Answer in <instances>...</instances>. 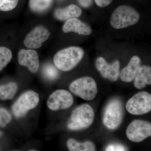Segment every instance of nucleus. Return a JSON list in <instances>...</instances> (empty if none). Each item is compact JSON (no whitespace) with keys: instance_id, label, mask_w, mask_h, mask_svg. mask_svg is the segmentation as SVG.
Wrapping results in <instances>:
<instances>
[{"instance_id":"423d86ee","label":"nucleus","mask_w":151,"mask_h":151,"mask_svg":"<svg viewBox=\"0 0 151 151\" xmlns=\"http://www.w3.org/2000/svg\"><path fill=\"white\" fill-rule=\"evenodd\" d=\"M39 94L34 91H28L22 94L12 106V111L15 117H23L30 110L36 108L39 104Z\"/></svg>"},{"instance_id":"f257e3e1","label":"nucleus","mask_w":151,"mask_h":151,"mask_svg":"<svg viewBox=\"0 0 151 151\" xmlns=\"http://www.w3.org/2000/svg\"><path fill=\"white\" fill-rule=\"evenodd\" d=\"M84 51L78 47H70L57 52L53 58L55 65L60 70L68 71L73 69L83 58Z\"/></svg>"},{"instance_id":"f3484780","label":"nucleus","mask_w":151,"mask_h":151,"mask_svg":"<svg viewBox=\"0 0 151 151\" xmlns=\"http://www.w3.org/2000/svg\"><path fill=\"white\" fill-rule=\"evenodd\" d=\"M67 146L70 151H94L96 150L95 145L90 141L80 142L73 139L67 141Z\"/></svg>"},{"instance_id":"412c9836","label":"nucleus","mask_w":151,"mask_h":151,"mask_svg":"<svg viewBox=\"0 0 151 151\" xmlns=\"http://www.w3.org/2000/svg\"><path fill=\"white\" fill-rule=\"evenodd\" d=\"M43 73L45 77L50 80H54L58 78V70L52 64H47L43 68Z\"/></svg>"},{"instance_id":"9d476101","label":"nucleus","mask_w":151,"mask_h":151,"mask_svg":"<svg viewBox=\"0 0 151 151\" xmlns=\"http://www.w3.org/2000/svg\"><path fill=\"white\" fill-rule=\"evenodd\" d=\"M50 33L44 27L39 26L33 29L27 35L24 41L25 46L29 49L40 48L48 39Z\"/></svg>"},{"instance_id":"f8f14e48","label":"nucleus","mask_w":151,"mask_h":151,"mask_svg":"<svg viewBox=\"0 0 151 151\" xmlns=\"http://www.w3.org/2000/svg\"><path fill=\"white\" fill-rule=\"evenodd\" d=\"M19 64L28 68L32 73H36L40 67L38 55L33 50L21 49L18 55Z\"/></svg>"},{"instance_id":"a211bd4d","label":"nucleus","mask_w":151,"mask_h":151,"mask_svg":"<svg viewBox=\"0 0 151 151\" xmlns=\"http://www.w3.org/2000/svg\"><path fill=\"white\" fill-rule=\"evenodd\" d=\"M17 89V85L14 82L0 85V99L2 100L12 99Z\"/></svg>"},{"instance_id":"6ab92c4d","label":"nucleus","mask_w":151,"mask_h":151,"mask_svg":"<svg viewBox=\"0 0 151 151\" xmlns=\"http://www.w3.org/2000/svg\"><path fill=\"white\" fill-rule=\"evenodd\" d=\"M52 1V0H29V7L35 12H43L48 9Z\"/></svg>"},{"instance_id":"4468645a","label":"nucleus","mask_w":151,"mask_h":151,"mask_svg":"<svg viewBox=\"0 0 151 151\" xmlns=\"http://www.w3.org/2000/svg\"><path fill=\"white\" fill-rule=\"evenodd\" d=\"M141 60L139 57L135 55L132 57L127 66L120 72V77L122 81L131 82L134 79L140 67Z\"/></svg>"},{"instance_id":"dca6fc26","label":"nucleus","mask_w":151,"mask_h":151,"mask_svg":"<svg viewBox=\"0 0 151 151\" xmlns=\"http://www.w3.org/2000/svg\"><path fill=\"white\" fill-rule=\"evenodd\" d=\"M134 85L138 89H142L151 84V68L149 65L140 66L134 78Z\"/></svg>"},{"instance_id":"f03ea898","label":"nucleus","mask_w":151,"mask_h":151,"mask_svg":"<svg viewBox=\"0 0 151 151\" xmlns=\"http://www.w3.org/2000/svg\"><path fill=\"white\" fill-rule=\"evenodd\" d=\"M139 19V14L132 7L121 6L112 14L111 24L114 28L121 29L136 24Z\"/></svg>"},{"instance_id":"a878e982","label":"nucleus","mask_w":151,"mask_h":151,"mask_svg":"<svg viewBox=\"0 0 151 151\" xmlns=\"http://www.w3.org/2000/svg\"><path fill=\"white\" fill-rule=\"evenodd\" d=\"M78 2L84 7H87L91 5L92 0H78Z\"/></svg>"},{"instance_id":"0eeeda50","label":"nucleus","mask_w":151,"mask_h":151,"mask_svg":"<svg viewBox=\"0 0 151 151\" xmlns=\"http://www.w3.org/2000/svg\"><path fill=\"white\" fill-rule=\"evenodd\" d=\"M126 108L132 115H142L149 113L151 110V95L148 92H138L129 99Z\"/></svg>"},{"instance_id":"1a4fd4ad","label":"nucleus","mask_w":151,"mask_h":151,"mask_svg":"<svg viewBox=\"0 0 151 151\" xmlns=\"http://www.w3.org/2000/svg\"><path fill=\"white\" fill-rule=\"evenodd\" d=\"M73 103V97L70 92L64 89H58L49 96L47 105L52 111H57L70 108Z\"/></svg>"},{"instance_id":"7ed1b4c3","label":"nucleus","mask_w":151,"mask_h":151,"mask_svg":"<svg viewBox=\"0 0 151 151\" xmlns=\"http://www.w3.org/2000/svg\"><path fill=\"white\" fill-rule=\"evenodd\" d=\"M94 118V111L92 107L89 104H82L72 112L68 127L71 130L86 129L92 124Z\"/></svg>"},{"instance_id":"aec40b11","label":"nucleus","mask_w":151,"mask_h":151,"mask_svg":"<svg viewBox=\"0 0 151 151\" xmlns=\"http://www.w3.org/2000/svg\"><path fill=\"white\" fill-rule=\"evenodd\" d=\"M12 54L10 50L6 47H0V71L10 62Z\"/></svg>"},{"instance_id":"5701e85b","label":"nucleus","mask_w":151,"mask_h":151,"mask_svg":"<svg viewBox=\"0 0 151 151\" xmlns=\"http://www.w3.org/2000/svg\"><path fill=\"white\" fill-rule=\"evenodd\" d=\"M12 117L10 113L4 108H0V126L5 127L7 124L10 123Z\"/></svg>"},{"instance_id":"39448f33","label":"nucleus","mask_w":151,"mask_h":151,"mask_svg":"<svg viewBox=\"0 0 151 151\" xmlns=\"http://www.w3.org/2000/svg\"><path fill=\"white\" fill-rule=\"evenodd\" d=\"M123 118V108L119 99L111 100L105 108L103 116V124L110 130L117 129L121 124Z\"/></svg>"},{"instance_id":"4be33fe9","label":"nucleus","mask_w":151,"mask_h":151,"mask_svg":"<svg viewBox=\"0 0 151 151\" xmlns=\"http://www.w3.org/2000/svg\"><path fill=\"white\" fill-rule=\"evenodd\" d=\"M19 0H0V10L8 12L14 9L17 5Z\"/></svg>"},{"instance_id":"20e7f679","label":"nucleus","mask_w":151,"mask_h":151,"mask_svg":"<svg viewBox=\"0 0 151 151\" xmlns=\"http://www.w3.org/2000/svg\"><path fill=\"white\" fill-rule=\"evenodd\" d=\"M69 89L75 95L88 101L94 100L97 93L96 82L89 76L81 77L73 81L69 86Z\"/></svg>"},{"instance_id":"393cba45","label":"nucleus","mask_w":151,"mask_h":151,"mask_svg":"<svg viewBox=\"0 0 151 151\" xmlns=\"http://www.w3.org/2000/svg\"><path fill=\"white\" fill-rule=\"evenodd\" d=\"M113 0H94L96 4L100 7H105L110 5Z\"/></svg>"},{"instance_id":"9b49d317","label":"nucleus","mask_w":151,"mask_h":151,"mask_svg":"<svg viewBox=\"0 0 151 151\" xmlns=\"http://www.w3.org/2000/svg\"><path fill=\"white\" fill-rule=\"evenodd\" d=\"M95 65L97 70L104 78L112 81L118 80L120 76V63L119 60H115L109 64L102 57L98 58Z\"/></svg>"},{"instance_id":"b1692460","label":"nucleus","mask_w":151,"mask_h":151,"mask_svg":"<svg viewBox=\"0 0 151 151\" xmlns=\"http://www.w3.org/2000/svg\"><path fill=\"white\" fill-rule=\"evenodd\" d=\"M127 148L120 144H112L105 149L106 151H127Z\"/></svg>"},{"instance_id":"bb28decb","label":"nucleus","mask_w":151,"mask_h":151,"mask_svg":"<svg viewBox=\"0 0 151 151\" xmlns=\"http://www.w3.org/2000/svg\"><path fill=\"white\" fill-rule=\"evenodd\" d=\"M2 134V132H0V137L1 136Z\"/></svg>"},{"instance_id":"ddd939ff","label":"nucleus","mask_w":151,"mask_h":151,"mask_svg":"<svg viewBox=\"0 0 151 151\" xmlns=\"http://www.w3.org/2000/svg\"><path fill=\"white\" fill-rule=\"evenodd\" d=\"M63 31L65 33L73 32L84 35H90L92 32V29L89 26L77 18L66 20L63 27Z\"/></svg>"},{"instance_id":"2eb2a0df","label":"nucleus","mask_w":151,"mask_h":151,"mask_svg":"<svg viewBox=\"0 0 151 151\" xmlns=\"http://www.w3.org/2000/svg\"><path fill=\"white\" fill-rule=\"evenodd\" d=\"M82 14V10L79 7L71 4L65 8L57 9L55 11V18L59 20H67L71 18L79 17Z\"/></svg>"},{"instance_id":"6e6552de","label":"nucleus","mask_w":151,"mask_h":151,"mask_svg":"<svg viewBox=\"0 0 151 151\" xmlns=\"http://www.w3.org/2000/svg\"><path fill=\"white\" fill-rule=\"evenodd\" d=\"M126 134L129 140L134 142H140L151 137V123L143 120H134L127 127Z\"/></svg>"}]
</instances>
